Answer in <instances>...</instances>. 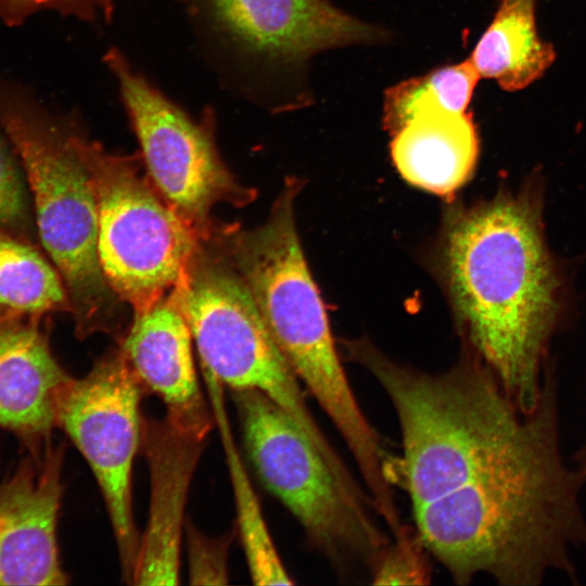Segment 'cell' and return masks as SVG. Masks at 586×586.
I'll return each instance as SVG.
<instances>
[{
  "label": "cell",
  "instance_id": "1",
  "mask_svg": "<svg viewBox=\"0 0 586 586\" xmlns=\"http://www.w3.org/2000/svg\"><path fill=\"white\" fill-rule=\"evenodd\" d=\"M344 346L395 410L403 453L394 486L407 493L416 532L454 583L485 574L532 586L560 565L583 526L584 481L560 451L553 372L545 367L538 404L522 413L472 351L429 373L367 339Z\"/></svg>",
  "mask_w": 586,
  "mask_h": 586
},
{
  "label": "cell",
  "instance_id": "2",
  "mask_svg": "<svg viewBox=\"0 0 586 586\" xmlns=\"http://www.w3.org/2000/svg\"><path fill=\"white\" fill-rule=\"evenodd\" d=\"M534 195L500 194L456 216L443 266L471 351L522 413L538 404L559 279Z\"/></svg>",
  "mask_w": 586,
  "mask_h": 586
},
{
  "label": "cell",
  "instance_id": "3",
  "mask_svg": "<svg viewBox=\"0 0 586 586\" xmlns=\"http://www.w3.org/2000/svg\"><path fill=\"white\" fill-rule=\"evenodd\" d=\"M286 178L266 221L253 229L216 224L207 238L239 272L279 349L351 450L364 483L385 484L392 455L365 417L347 380L318 288L298 239Z\"/></svg>",
  "mask_w": 586,
  "mask_h": 586
},
{
  "label": "cell",
  "instance_id": "4",
  "mask_svg": "<svg viewBox=\"0 0 586 586\" xmlns=\"http://www.w3.org/2000/svg\"><path fill=\"white\" fill-rule=\"evenodd\" d=\"M74 125L27 86L0 75V127L28 182L38 238L62 277L82 340L116 330L119 298L100 265L97 199L73 142Z\"/></svg>",
  "mask_w": 586,
  "mask_h": 586
},
{
  "label": "cell",
  "instance_id": "5",
  "mask_svg": "<svg viewBox=\"0 0 586 586\" xmlns=\"http://www.w3.org/2000/svg\"><path fill=\"white\" fill-rule=\"evenodd\" d=\"M233 400L260 480L297 520L308 543L342 579L371 576L391 543L372 501L340 482L290 415L266 394L234 390Z\"/></svg>",
  "mask_w": 586,
  "mask_h": 586
},
{
  "label": "cell",
  "instance_id": "6",
  "mask_svg": "<svg viewBox=\"0 0 586 586\" xmlns=\"http://www.w3.org/2000/svg\"><path fill=\"white\" fill-rule=\"evenodd\" d=\"M195 342L202 368L234 390L255 388L277 403L355 488L345 462L313 417L298 379L271 336L245 282L208 239L200 240L170 293Z\"/></svg>",
  "mask_w": 586,
  "mask_h": 586
},
{
  "label": "cell",
  "instance_id": "7",
  "mask_svg": "<svg viewBox=\"0 0 586 586\" xmlns=\"http://www.w3.org/2000/svg\"><path fill=\"white\" fill-rule=\"evenodd\" d=\"M74 125L98 207V254L120 301L139 316L177 285L200 238L140 171L138 157L107 152Z\"/></svg>",
  "mask_w": 586,
  "mask_h": 586
},
{
  "label": "cell",
  "instance_id": "8",
  "mask_svg": "<svg viewBox=\"0 0 586 586\" xmlns=\"http://www.w3.org/2000/svg\"><path fill=\"white\" fill-rule=\"evenodd\" d=\"M104 62L117 82L152 182L199 238L207 239L215 225L211 213L216 204L242 207L256 196L221 160L213 114L194 119L118 49H110Z\"/></svg>",
  "mask_w": 586,
  "mask_h": 586
},
{
  "label": "cell",
  "instance_id": "9",
  "mask_svg": "<svg viewBox=\"0 0 586 586\" xmlns=\"http://www.w3.org/2000/svg\"><path fill=\"white\" fill-rule=\"evenodd\" d=\"M141 382L122 349L68 381L56 411L58 426L89 464L103 496L122 574L131 584L140 535L133 521L131 474L141 440Z\"/></svg>",
  "mask_w": 586,
  "mask_h": 586
},
{
  "label": "cell",
  "instance_id": "10",
  "mask_svg": "<svg viewBox=\"0 0 586 586\" xmlns=\"http://www.w3.org/2000/svg\"><path fill=\"white\" fill-rule=\"evenodd\" d=\"M215 43L240 62L292 68L322 50L370 43L383 31L327 0H186Z\"/></svg>",
  "mask_w": 586,
  "mask_h": 586
},
{
  "label": "cell",
  "instance_id": "11",
  "mask_svg": "<svg viewBox=\"0 0 586 586\" xmlns=\"http://www.w3.org/2000/svg\"><path fill=\"white\" fill-rule=\"evenodd\" d=\"M62 445L26 450L0 472V585H65L58 546Z\"/></svg>",
  "mask_w": 586,
  "mask_h": 586
},
{
  "label": "cell",
  "instance_id": "12",
  "mask_svg": "<svg viewBox=\"0 0 586 586\" xmlns=\"http://www.w3.org/2000/svg\"><path fill=\"white\" fill-rule=\"evenodd\" d=\"M206 436L167 417L145 420L141 438L150 468L149 518L132 573V585H177L189 487Z\"/></svg>",
  "mask_w": 586,
  "mask_h": 586
},
{
  "label": "cell",
  "instance_id": "13",
  "mask_svg": "<svg viewBox=\"0 0 586 586\" xmlns=\"http://www.w3.org/2000/svg\"><path fill=\"white\" fill-rule=\"evenodd\" d=\"M49 318H0V429L25 450L49 444L60 395L72 377L54 357Z\"/></svg>",
  "mask_w": 586,
  "mask_h": 586
},
{
  "label": "cell",
  "instance_id": "14",
  "mask_svg": "<svg viewBox=\"0 0 586 586\" xmlns=\"http://www.w3.org/2000/svg\"><path fill=\"white\" fill-rule=\"evenodd\" d=\"M191 332L171 294L133 317L122 351L133 372L164 402L166 417L206 436L212 419L196 378Z\"/></svg>",
  "mask_w": 586,
  "mask_h": 586
},
{
  "label": "cell",
  "instance_id": "15",
  "mask_svg": "<svg viewBox=\"0 0 586 586\" xmlns=\"http://www.w3.org/2000/svg\"><path fill=\"white\" fill-rule=\"evenodd\" d=\"M393 136L391 155L395 167L415 187L450 195L473 174L479 139L466 113L423 114Z\"/></svg>",
  "mask_w": 586,
  "mask_h": 586
},
{
  "label": "cell",
  "instance_id": "16",
  "mask_svg": "<svg viewBox=\"0 0 586 586\" xmlns=\"http://www.w3.org/2000/svg\"><path fill=\"white\" fill-rule=\"evenodd\" d=\"M497 1L496 14L470 60L481 77L495 79L506 91H518L540 78L556 53L537 35V0Z\"/></svg>",
  "mask_w": 586,
  "mask_h": 586
},
{
  "label": "cell",
  "instance_id": "17",
  "mask_svg": "<svg viewBox=\"0 0 586 586\" xmlns=\"http://www.w3.org/2000/svg\"><path fill=\"white\" fill-rule=\"evenodd\" d=\"M203 371L213 418L224 446L250 576L255 585L294 584L277 552L256 493L235 447L224 405L222 384L211 372Z\"/></svg>",
  "mask_w": 586,
  "mask_h": 586
},
{
  "label": "cell",
  "instance_id": "18",
  "mask_svg": "<svg viewBox=\"0 0 586 586\" xmlns=\"http://www.w3.org/2000/svg\"><path fill=\"white\" fill-rule=\"evenodd\" d=\"M71 311L62 277L36 240L0 228V318Z\"/></svg>",
  "mask_w": 586,
  "mask_h": 586
},
{
  "label": "cell",
  "instance_id": "19",
  "mask_svg": "<svg viewBox=\"0 0 586 586\" xmlns=\"http://www.w3.org/2000/svg\"><path fill=\"white\" fill-rule=\"evenodd\" d=\"M480 74L470 59L402 81L386 90L383 124L395 135L413 118L433 112L464 113Z\"/></svg>",
  "mask_w": 586,
  "mask_h": 586
},
{
  "label": "cell",
  "instance_id": "20",
  "mask_svg": "<svg viewBox=\"0 0 586 586\" xmlns=\"http://www.w3.org/2000/svg\"><path fill=\"white\" fill-rule=\"evenodd\" d=\"M415 527L405 525L382 551L371 573L374 585H426L431 566Z\"/></svg>",
  "mask_w": 586,
  "mask_h": 586
},
{
  "label": "cell",
  "instance_id": "21",
  "mask_svg": "<svg viewBox=\"0 0 586 586\" xmlns=\"http://www.w3.org/2000/svg\"><path fill=\"white\" fill-rule=\"evenodd\" d=\"M24 178L18 157L0 127V228L37 241Z\"/></svg>",
  "mask_w": 586,
  "mask_h": 586
},
{
  "label": "cell",
  "instance_id": "22",
  "mask_svg": "<svg viewBox=\"0 0 586 586\" xmlns=\"http://www.w3.org/2000/svg\"><path fill=\"white\" fill-rule=\"evenodd\" d=\"M46 10L84 22H110L114 0H0V22L7 27H20Z\"/></svg>",
  "mask_w": 586,
  "mask_h": 586
},
{
  "label": "cell",
  "instance_id": "23",
  "mask_svg": "<svg viewBox=\"0 0 586 586\" xmlns=\"http://www.w3.org/2000/svg\"><path fill=\"white\" fill-rule=\"evenodd\" d=\"M189 579L193 585H226L229 582V535L216 538L199 532L187 524Z\"/></svg>",
  "mask_w": 586,
  "mask_h": 586
},
{
  "label": "cell",
  "instance_id": "24",
  "mask_svg": "<svg viewBox=\"0 0 586 586\" xmlns=\"http://www.w3.org/2000/svg\"><path fill=\"white\" fill-rule=\"evenodd\" d=\"M573 460L576 463V471L581 474L586 483V445L577 450V453L573 456Z\"/></svg>",
  "mask_w": 586,
  "mask_h": 586
}]
</instances>
